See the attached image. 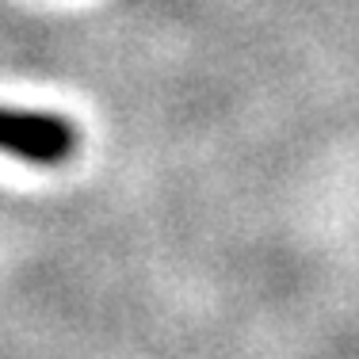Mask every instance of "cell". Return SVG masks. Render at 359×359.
<instances>
[{
  "label": "cell",
  "mask_w": 359,
  "mask_h": 359,
  "mask_svg": "<svg viewBox=\"0 0 359 359\" xmlns=\"http://www.w3.org/2000/svg\"><path fill=\"white\" fill-rule=\"evenodd\" d=\"M76 149H81V130L73 118L57 111L0 104V153L4 157H15L35 168H57L73 161Z\"/></svg>",
  "instance_id": "1"
}]
</instances>
